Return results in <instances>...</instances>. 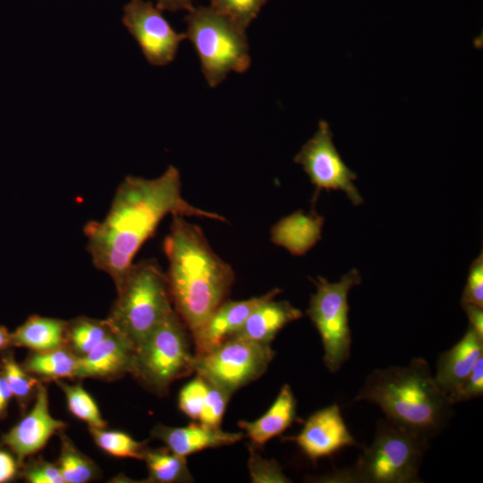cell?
I'll use <instances>...</instances> for the list:
<instances>
[{"mask_svg": "<svg viewBox=\"0 0 483 483\" xmlns=\"http://www.w3.org/2000/svg\"><path fill=\"white\" fill-rule=\"evenodd\" d=\"M312 461L330 456L340 449L356 445L341 415L337 404L313 413L301 431L290 438Z\"/></svg>", "mask_w": 483, "mask_h": 483, "instance_id": "12", "label": "cell"}, {"mask_svg": "<svg viewBox=\"0 0 483 483\" xmlns=\"http://www.w3.org/2000/svg\"><path fill=\"white\" fill-rule=\"evenodd\" d=\"M12 397V391L4 377L0 372V414H2L6 409L8 402Z\"/></svg>", "mask_w": 483, "mask_h": 483, "instance_id": "39", "label": "cell"}, {"mask_svg": "<svg viewBox=\"0 0 483 483\" xmlns=\"http://www.w3.org/2000/svg\"><path fill=\"white\" fill-rule=\"evenodd\" d=\"M462 307L469 319V326L483 337V307L469 303L462 304Z\"/></svg>", "mask_w": 483, "mask_h": 483, "instance_id": "36", "label": "cell"}, {"mask_svg": "<svg viewBox=\"0 0 483 483\" xmlns=\"http://www.w3.org/2000/svg\"><path fill=\"white\" fill-rule=\"evenodd\" d=\"M148 470V479L153 482H188L192 477L185 457L167 449H147L144 458Z\"/></svg>", "mask_w": 483, "mask_h": 483, "instance_id": "23", "label": "cell"}, {"mask_svg": "<svg viewBox=\"0 0 483 483\" xmlns=\"http://www.w3.org/2000/svg\"><path fill=\"white\" fill-rule=\"evenodd\" d=\"M474 304L483 307V253L470 264L461 304Z\"/></svg>", "mask_w": 483, "mask_h": 483, "instance_id": "34", "label": "cell"}, {"mask_svg": "<svg viewBox=\"0 0 483 483\" xmlns=\"http://www.w3.org/2000/svg\"><path fill=\"white\" fill-rule=\"evenodd\" d=\"M324 217L312 208L309 213L298 210L281 218L270 229V240L293 256H303L320 240Z\"/></svg>", "mask_w": 483, "mask_h": 483, "instance_id": "18", "label": "cell"}, {"mask_svg": "<svg viewBox=\"0 0 483 483\" xmlns=\"http://www.w3.org/2000/svg\"><path fill=\"white\" fill-rule=\"evenodd\" d=\"M62 445L57 466L66 483H85L97 474L95 464L74 446L72 442L62 436Z\"/></svg>", "mask_w": 483, "mask_h": 483, "instance_id": "25", "label": "cell"}, {"mask_svg": "<svg viewBox=\"0 0 483 483\" xmlns=\"http://www.w3.org/2000/svg\"><path fill=\"white\" fill-rule=\"evenodd\" d=\"M230 395L222 388L208 383L199 422L208 427L219 428Z\"/></svg>", "mask_w": 483, "mask_h": 483, "instance_id": "31", "label": "cell"}, {"mask_svg": "<svg viewBox=\"0 0 483 483\" xmlns=\"http://www.w3.org/2000/svg\"><path fill=\"white\" fill-rule=\"evenodd\" d=\"M312 282L316 292L310 296L306 313L320 335L325 365L335 373L351 354L348 293L361 283V276L352 268L336 283L321 276Z\"/></svg>", "mask_w": 483, "mask_h": 483, "instance_id": "8", "label": "cell"}, {"mask_svg": "<svg viewBox=\"0 0 483 483\" xmlns=\"http://www.w3.org/2000/svg\"><path fill=\"white\" fill-rule=\"evenodd\" d=\"M123 23L152 65L173 62L181 42L186 39L184 33L173 29L161 10L145 0H131L124 5Z\"/></svg>", "mask_w": 483, "mask_h": 483, "instance_id": "11", "label": "cell"}, {"mask_svg": "<svg viewBox=\"0 0 483 483\" xmlns=\"http://www.w3.org/2000/svg\"><path fill=\"white\" fill-rule=\"evenodd\" d=\"M194 361L184 324L173 310L136 347L130 373L164 394L174 381L194 371Z\"/></svg>", "mask_w": 483, "mask_h": 483, "instance_id": "7", "label": "cell"}, {"mask_svg": "<svg viewBox=\"0 0 483 483\" xmlns=\"http://www.w3.org/2000/svg\"><path fill=\"white\" fill-rule=\"evenodd\" d=\"M116 292L106 321L135 350L174 310L166 275L153 259L133 263Z\"/></svg>", "mask_w": 483, "mask_h": 483, "instance_id": "4", "label": "cell"}, {"mask_svg": "<svg viewBox=\"0 0 483 483\" xmlns=\"http://www.w3.org/2000/svg\"><path fill=\"white\" fill-rule=\"evenodd\" d=\"M281 291L273 289L264 295L244 301H225L211 314L199 331L192 336L195 356L205 354L233 335L244 324L252 310Z\"/></svg>", "mask_w": 483, "mask_h": 483, "instance_id": "14", "label": "cell"}, {"mask_svg": "<svg viewBox=\"0 0 483 483\" xmlns=\"http://www.w3.org/2000/svg\"><path fill=\"white\" fill-rule=\"evenodd\" d=\"M354 400L377 405L389 422L427 440L438 435L453 415V404L423 358L373 370Z\"/></svg>", "mask_w": 483, "mask_h": 483, "instance_id": "3", "label": "cell"}, {"mask_svg": "<svg viewBox=\"0 0 483 483\" xmlns=\"http://www.w3.org/2000/svg\"><path fill=\"white\" fill-rule=\"evenodd\" d=\"M273 357L270 344L233 336L212 351L195 356L194 371L232 394L259 377Z\"/></svg>", "mask_w": 483, "mask_h": 483, "instance_id": "9", "label": "cell"}, {"mask_svg": "<svg viewBox=\"0 0 483 483\" xmlns=\"http://www.w3.org/2000/svg\"><path fill=\"white\" fill-rule=\"evenodd\" d=\"M293 161L302 166L316 187L313 200L317 199L320 190H335L343 191L354 206L363 203V198L353 183L357 174L339 155L333 142L330 125L326 121L318 122L316 132L301 146Z\"/></svg>", "mask_w": 483, "mask_h": 483, "instance_id": "10", "label": "cell"}, {"mask_svg": "<svg viewBox=\"0 0 483 483\" xmlns=\"http://www.w3.org/2000/svg\"><path fill=\"white\" fill-rule=\"evenodd\" d=\"M57 385L64 393L69 411L89 428L106 427L99 409L90 394L80 385H69L57 380Z\"/></svg>", "mask_w": 483, "mask_h": 483, "instance_id": "27", "label": "cell"}, {"mask_svg": "<svg viewBox=\"0 0 483 483\" xmlns=\"http://www.w3.org/2000/svg\"><path fill=\"white\" fill-rule=\"evenodd\" d=\"M483 394V356L474 364L472 369L462 383L451 392L447 398L453 405L457 402L470 401Z\"/></svg>", "mask_w": 483, "mask_h": 483, "instance_id": "33", "label": "cell"}, {"mask_svg": "<svg viewBox=\"0 0 483 483\" xmlns=\"http://www.w3.org/2000/svg\"><path fill=\"white\" fill-rule=\"evenodd\" d=\"M152 436L163 441L174 453L185 457L207 448L234 444L242 438L243 434L225 432L220 428L208 427L199 422L182 428L158 425L152 430Z\"/></svg>", "mask_w": 483, "mask_h": 483, "instance_id": "16", "label": "cell"}, {"mask_svg": "<svg viewBox=\"0 0 483 483\" xmlns=\"http://www.w3.org/2000/svg\"><path fill=\"white\" fill-rule=\"evenodd\" d=\"M481 356L483 337L469 326L462 339L443 352L436 362L434 379L446 396L462 383Z\"/></svg>", "mask_w": 483, "mask_h": 483, "instance_id": "17", "label": "cell"}, {"mask_svg": "<svg viewBox=\"0 0 483 483\" xmlns=\"http://www.w3.org/2000/svg\"><path fill=\"white\" fill-rule=\"evenodd\" d=\"M248 467L252 482H290L289 479L284 474L280 465L275 460L264 459L252 450H250Z\"/></svg>", "mask_w": 483, "mask_h": 483, "instance_id": "32", "label": "cell"}, {"mask_svg": "<svg viewBox=\"0 0 483 483\" xmlns=\"http://www.w3.org/2000/svg\"><path fill=\"white\" fill-rule=\"evenodd\" d=\"M68 321L32 315L11 333V344L35 352L53 351L66 346Z\"/></svg>", "mask_w": 483, "mask_h": 483, "instance_id": "21", "label": "cell"}, {"mask_svg": "<svg viewBox=\"0 0 483 483\" xmlns=\"http://www.w3.org/2000/svg\"><path fill=\"white\" fill-rule=\"evenodd\" d=\"M77 356L67 346L44 352H33L22 367L37 377L44 380H60L76 377Z\"/></svg>", "mask_w": 483, "mask_h": 483, "instance_id": "22", "label": "cell"}, {"mask_svg": "<svg viewBox=\"0 0 483 483\" xmlns=\"http://www.w3.org/2000/svg\"><path fill=\"white\" fill-rule=\"evenodd\" d=\"M274 299H268L255 308L231 337L270 344L283 327L302 317V312L289 301Z\"/></svg>", "mask_w": 483, "mask_h": 483, "instance_id": "19", "label": "cell"}, {"mask_svg": "<svg viewBox=\"0 0 483 483\" xmlns=\"http://www.w3.org/2000/svg\"><path fill=\"white\" fill-rule=\"evenodd\" d=\"M65 426L64 421L51 416L47 391L39 385L32 409L4 436L3 441L21 463L24 458L42 449L49 438Z\"/></svg>", "mask_w": 483, "mask_h": 483, "instance_id": "13", "label": "cell"}, {"mask_svg": "<svg viewBox=\"0 0 483 483\" xmlns=\"http://www.w3.org/2000/svg\"><path fill=\"white\" fill-rule=\"evenodd\" d=\"M23 476L30 483H64L57 464L42 459L30 462L24 468Z\"/></svg>", "mask_w": 483, "mask_h": 483, "instance_id": "35", "label": "cell"}, {"mask_svg": "<svg viewBox=\"0 0 483 483\" xmlns=\"http://www.w3.org/2000/svg\"><path fill=\"white\" fill-rule=\"evenodd\" d=\"M189 39L198 54L201 72L214 89L233 72L242 73L251 58L246 30L211 6L193 7L185 17Z\"/></svg>", "mask_w": 483, "mask_h": 483, "instance_id": "5", "label": "cell"}, {"mask_svg": "<svg viewBox=\"0 0 483 483\" xmlns=\"http://www.w3.org/2000/svg\"><path fill=\"white\" fill-rule=\"evenodd\" d=\"M216 11L247 30L268 0H209Z\"/></svg>", "mask_w": 483, "mask_h": 483, "instance_id": "29", "label": "cell"}, {"mask_svg": "<svg viewBox=\"0 0 483 483\" xmlns=\"http://www.w3.org/2000/svg\"><path fill=\"white\" fill-rule=\"evenodd\" d=\"M208 383L198 375L181 390L179 407L193 419H199L207 395Z\"/></svg>", "mask_w": 483, "mask_h": 483, "instance_id": "30", "label": "cell"}, {"mask_svg": "<svg viewBox=\"0 0 483 483\" xmlns=\"http://www.w3.org/2000/svg\"><path fill=\"white\" fill-rule=\"evenodd\" d=\"M157 7L161 11L177 12L181 10L190 11L193 6L194 0H156Z\"/></svg>", "mask_w": 483, "mask_h": 483, "instance_id": "38", "label": "cell"}, {"mask_svg": "<svg viewBox=\"0 0 483 483\" xmlns=\"http://www.w3.org/2000/svg\"><path fill=\"white\" fill-rule=\"evenodd\" d=\"M18 461L10 453L0 451V483L12 479L17 473Z\"/></svg>", "mask_w": 483, "mask_h": 483, "instance_id": "37", "label": "cell"}, {"mask_svg": "<svg viewBox=\"0 0 483 483\" xmlns=\"http://www.w3.org/2000/svg\"><path fill=\"white\" fill-rule=\"evenodd\" d=\"M428 447V440L380 419L371 445L354 466L343 470L345 482H420L419 470Z\"/></svg>", "mask_w": 483, "mask_h": 483, "instance_id": "6", "label": "cell"}, {"mask_svg": "<svg viewBox=\"0 0 483 483\" xmlns=\"http://www.w3.org/2000/svg\"><path fill=\"white\" fill-rule=\"evenodd\" d=\"M134 348L122 335L111 332L78 359L76 377L112 379L131 371Z\"/></svg>", "mask_w": 483, "mask_h": 483, "instance_id": "15", "label": "cell"}, {"mask_svg": "<svg viewBox=\"0 0 483 483\" xmlns=\"http://www.w3.org/2000/svg\"><path fill=\"white\" fill-rule=\"evenodd\" d=\"M296 418V400L288 385H284L270 408L254 421H239L254 445H264L282 434Z\"/></svg>", "mask_w": 483, "mask_h": 483, "instance_id": "20", "label": "cell"}, {"mask_svg": "<svg viewBox=\"0 0 483 483\" xmlns=\"http://www.w3.org/2000/svg\"><path fill=\"white\" fill-rule=\"evenodd\" d=\"M96 444L106 453L120 458L143 459L147 451L144 443L133 439L126 433L89 428Z\"/></svg>", "mask_w": 483, "mask_h": 483, "instance_id": "26", "label": "cell"}, {"mask_svg": "<svg viewBox=\"0 0 483 483\" xmlns=\"http://www.w3.org/2000/svg\"><path fill=\"white\" fill-rule=\"evenodd\" d=\"M110 332L111 326L106 319L80 317L67 324L66 346L80 357L92 350Z\"/></svg>", "mask_w": 483, "mask_h": 483, "instance_id": "24", "label": "cell"}, {"mask_svg": "<svg viewBox=\"0 0 483 483\" xmlns=\"http://www.w3.org/2000/svg\"><path fill=\"white\" fill-rule=\"evenodd\" d=\"M169 215L225 221L221 215L199 208L183 198L180 172L174 165L152 179L126 176L105 217L84 225L87 250L95 267L107 274L117 289L137 252Z\"/></svg>", "mask_w": 483, "mask_h": 483, "instance_id": "1", "label": "cell"}, {"mask_svg": "<svg viewBox=\"0 0 483 483\" xmlns=\"http://www.w3.org/2000/svg\"><path fill=\"white\" fill-rule=\"evenodd\" d=\"M163 248L171 301L193 336L226 300L234 272L212 250L200 227L184 216H173Z\"/></svg>", "mask_w": 483, "mask_h": 483, "instance_id": "2", "label": "cell"}, {"mask_svg": "<svg viewBox=\"0 0 483 483\" xmlns=\"http://www.w3.org/2000/svg\"><path fill=\"white\" fill-rule=\"evenodd\" d=\"M1 373L4 377L13 396L21 406H26L31 394L36 393L39 381L37 377L27 372L23 367L18 365L13 355H4L1 360Z\"/></svg>", "mask_w": 483, "mask_h": 483, "instance_id": "28", "label": "cell"}, {"mask_svg": "<svg viewBox=\"0 0 483 483\" xmlns=\"http://www.w3.org/2000/svg\"><path fill=\"white\" fill-rule=\"evenodd\" d=\"M11 344V334L7 329L0 326V351L6 349Z\"/></svg>", "mask_w": 483, "mask_h": 483, "instance_id": "40", "label": "cell"}]
</instances>
